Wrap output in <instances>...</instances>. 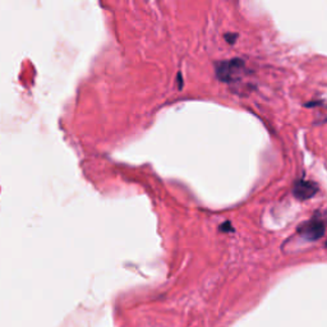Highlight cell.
<instances>
[{"label":"cell","mask_w":327,"mask_h":327,"mask_svg":"<svg viewBox=\"0 0 327 327\" xmlns=\"http://www.w3.org/2000/svg\"><path fill=\"white\" fill-rule=\"evenodd\" d=\"M326 245H327V243H326Z\"/></svg>","instance_id":"obj_3"},{"label":"cell","mask_w":327,"mask_h":327,"mask_svg":"<svg viewBox=\"0 0 327 327\" xmlns=\"http://www.w3.org/2000/svg\"><path fill=\"white\" fill-rule=\"evenodd\" d=\"M325 224L324 221H321L320 219L314 217L312 220L304 223L298 231L301 233V235L308 241H317L325 234Z\"/></svg>","instance_id":"obj_1"},{"label":"cell","mask_w":327,"mask_h":327,"mask_svg":"<svg viewBox=\"0 0 327 327\" xmlns=\"http://www.w3.org/2000/svg\"><path fill=\"white\" fill-rule=\"evenodd\" d=\"M317 185L312 182L307 181H299L295 183L293 189L294 196L299 200H307V198L313 197L314 193L317 192Z\"/></svg>","instance_id":"obj_2"}]
</instances>
